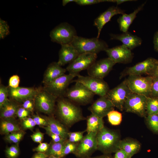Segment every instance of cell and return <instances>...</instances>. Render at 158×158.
<instances>
[{"mask_svg": "<svg viewBox=\"0 0 158 158\" xmlns=\"http://www.w3.org/2000/svg\"><path fill=\"white\" fill-rule=\"evenodd\" d=\"M80 54L71 44L63 45L59 52L58 64L61 66L73 62Z\"/></svg>", "mask_w": 158, "mask_h": 158, "instance_id": "21", "label": "cell"}, {"mask_svg": "<svg viewBox=\"0 0 158 158\" xmlns=\"http://www.w3.org/2000/svg\"><path fill=\"white\" fill-rule=\"evenodd\" d=\"M20 82L19 76L17 75H14L9 78L8 81V85L10 87L16 88L19 87Z\"/></svg>", "mask_w": 158, "mask_h": 158, "instance_id": "41", "label": "cell"}, {"mask_svg": "<svg viewBox=\"0 0 158 158\" xmlns=\"http://www.w3.org/2000/svg\"><path fill=\"white\" fill-rule=\"evenodd\" d=\"M78 143L70 142L67 140L63 149L62 158L70 154H73L76 149Z\"/></svg>", "mask_w": 158, "mask_h": 158, "instance_id": "36", "label": "cell"}, {"mask_svg": "<svg viewBox=\"0 0 158 158\" xmlns=\"http://www.w3.org/2000/svg\"><path fill=\"white\" fill-rule=\"evenodd\" d=\"M97 149L103 154H110L119 149L121 140L118 131L104 126L96 135Z\"/></svg>", "mask_w": 158, "mask_h": 158, "instance_id": "2", "label": "cell"}, {"mask_svg": "<svg viewBox=\"0 0 158 158\" xmlns=\"http://www.w3.org/2000/svg\"><path fill=\"white\" fill-rule=\"evenodd\" d=\"M112 157L110 154H103L102 155L94 157L85 158H112Z\"/></svg>", "mask_w": 158, "mask_h": 158, "instance_id": "53", "label": "cell"}, {"mask_svg": "<svg viewBox=\"0 0 158 158\" xmlns=\"http://www.w3.org/2000/svg\"><path fill=\"white\" fill-rule=\"evenodd\" d=\"M77 78L73 82L81 83L95 95L101 97H105L109 90L107 83L103 79L90 76H84L79 74Z\"/></svg>", "mask_w": 158, "mask_h": 158, "instance_id": "9", "label": "cell"}, {"mask_svg": "<svg viewBox=\"0 0 158 158\" xmlns=\"http://www.w3.org/2000/svg\"><path fill=\"white\" fill-rule=\"evenodd\" d=\"M150 97H158V78H153L152 84L151 94Z\"/></svg>", "mask_w": 158, "mask_h": 158, "instance_id": "43", "label": "cell"}, {"mask_svg": "<svg viewBox=\"0 0 158 158\" xmlns=\"http://www.w3.org/2000/svg\"><path fill=\"white\" fill-rule=\"evenodd\" d=\"M141 146L140 143L137 140L132 138H126L121 140L119 145V149L124 151L131 157L139 152Z\"/></svg>", "mask_w": 158, "mask_h": 158, "instance_id": "25", "label": "cell"}, {"mask_svg": "<svg viewBox=\"0 0 158 158\" xmlns=\"http://www.w3.org/2000/svg\"><path fill=\"white\" fill-rule=\"evenodd\" d=\"M36 125L32 118L28 117L23 120L22 125L25 129H32Z\"/></svg>", "mask_w": 158, "mask_h": 158, "instance_id": "40", "label": "cell"}, {"mask_svg": "<svg viewBox=\"0 0 158 158\" xmlns=\"http://www.w3.org/2000/svg\"><path fill=\"white\" fill-rule=\"evenodd\" d=\"M115 106L106 97H101L95 101L88 108L91 114L103 118L114 110Z\"/></svg>", "mask_w": 158, "mask_h": 158, "instance_id": "17", "label": "cell"}, {"mask_svg": "<svg viewBox=\"0 0 158 158\" xmlns=\"http://www.w3.org/2000/svg\"><path fill=\"white\" fill-rule=\"evenodd\" d=\"M32 118L36 125L43 126H46L47 125V122L46 120L38 115H34Z\"/></svg>", "mask_w": 158, "mask_h": 158, "instance_id": "47", "label": "cell"}, {"mask_svg": "<svg viewBox=\"0 0 158 158\" xmlns=\"http://www.w3.org/2000/svg\"><path fill=\"white\" fill-rule=\"evenodd\" d=\"M9 27L7 22L0 18V39H4L10 33Z\"/></svg>", "mask_w": 158, "mask_h": 158, "instance_id": "38", "label": "cell"}, {"mask_svg": "<svg viewBox=\"0 0 158 158\" xmlns=\"http://www.w3.org/2000/svg\"><path fill=\"white\" fill-rule=\"evenodd\" d=\"M125 80L132 92L147 97L150 96L153 82L151 76L129 75Z\"/></svg>", "mask_w": 158, "mask_h": 158, "instance_id": "6", "label": "cell"}, {"mask_svg": "<svg viewBox=\"0 0 158 158\" xmlns=\"http://www.w3.org/2000/svg\"><path fill=\"white\" fill-rule=\"evenodd\" d=\"M86 119L87 128L85 130L87 133H97L104 126L103 118L93 114L87 116Z\"/></svg>", "mask_w": 158, "mask_h": 158, "instance_id": "26", "label": "cell"}, {"mask_svg": "<svg viewBox=\"0 0 158 158\" xmlns=\"http://www.w3.org/2000/svg\"><path fill=\"white\" fill-rule=\"evenodd\" d=\"M145 118L150 129L154 133L158 134V114L147 115Z\"/></svg>", "mask_w": 158, "mask_h": 158, "instance_id": "31", "label": "cell"}, {"mask_svg": "<svg viewBox=\"0 0 158 158\" xmlns=\"http://www.w3.org/2000/svg\"><path fill=\"white\" fill-rule=\"evenodd\" d=\"M8 88L1 85L0 86V109L4 106L9 100Z\"/></svg>", "mask_w": 158, "mask_h": 158, "instance_id": "34", "label": "cell"}, {"mask_svg": "<svg viewBox=\"0 0 158 158\" xmlns=\"http://www.w3.org/2000/svg\"><path fill=\"white\" fill-rule=\"evenodd\" d=\"M75 1V0H63L62 1V4L63 6H65L69 3Z\"/></svg>", "mask_w": 158, "mask_h": 158, "instance_id": "54", "label": "cell"}, {"mask_svg": "<svg viewBox=\"0 0 158 158\" xmlns=\"http://www.w3.org/2000/svg\"><path fill=\"white\" fill-rule=\"evenodd\" d=\"M116 64L109 57L96 61L87 69L88 76L103 79Z\"/></svg>", "mask_w": 158, "mask_h": 158, "instance_id": "15", "label": "cell"}, {"mask_svg": "<svg viewBox=\"0 0 158 158\" xmlns=\"http://www.w3.org/2000/svg\"><path fill=\"white\" fill-rule=\"evenodd\" d=\"M18 104L12 100H10L0 109V117L6 119L13 118L16 115L19 108Z\"/></svg>", "mask_w": 158, "mask_h": 158, "instance_id": "27", "label": "cell"}, {"mask_svg": "<svg viewBox=\"0 0 158 158\" xmlns=\"http://www.w3.org/2000/svg\"><path fill=\"white\" fill-rule=\"evenodd\" d=\"M24 135V133L21 131L13 132L7 135L5 139L10 142L16 144L21 140Z\"/></svg>", "mask_w": 158, "mask_h": 158, "instance_id": "35", "label": "cell"}, {"mask_svg": "<svg viewBox=\"0 0 158 158\" xmlns=\"http://www.w3.org/2000/svg\"><path fill=\"white\" fill-rule=\"evenodd\" d=\"M147 97L145 96L131 92L125 101L124 110L126 112L134 113L145 118L147 115Z\"/></svg>", "mask_w": 158, "mask_h": 158, "instance_id": "8", "label": "cell"}, {"mask_svg": "<svg viewBox=\"0 0 158 158\" xmlns=\"http://www.w3.org/2000/svg\"><path fill=\"white\" fill-rule=\"evenodd\" d=\"M153 43L154 50L158 53V30L154 34Z\"/></svg>", "mask_w": 158, "mask_h": 158, "instance_id": "50", "label": "cell"}, {"mask_svg": "<svg viewBox=\"0 0 158 158\" xmlns=\"http://www.w3.org/2000/svg\"><path fill=\"white\" fill-rule=\"evenodd\" d=\"M146 3L142 4L132 13L129 14L124 13L118 18L117 21L121 31L123 32L128 31L129 27L136 17L137 14L142 10Z\"/></svg>", "mask_w": 158, "mask_h": 158, "instance_id": "24", "label": "cell"}, {"mask_svg": "<svg viewBox=\"0 0 158 158\" xmlns=\"http://www.w3.org/2000/svg\"><path fill=\"white\" fill-rule=\"evenodd\" d=\"M38 90L33 87H18L8 88L9 96L17 101L21 102L28 99H34Z\"/></svg>", "mask_w": 158, "mask_h": 158, "instance_id": "19", "label": "cell"}, {"mask_svg": "<svg viewBox=\"0 0 158 158\" xmlns=\"http://www.w3.org/2000/svg\"><path fill=\"white\" fill-rule=\"evenodd\" d=\"M97 54L84 53L80 54L71 63L69 64L66 69L69 73L79 75L83 70L87 69L96 61Z\"/></svg>", "mask_w": 158, "mask_h": 158, "instance_id": "14", "label": "cell"}, {"mask_svg": "<svg viewBox=\"0 0 158 158\" xmlns=\"http://www.w3.org/2000/svg\"><path fill=\"white\" fill-rule=\"evenodd\" d=\"M66 70L57 62H53L48 66L44 75L43 82L45 85L65 74Z\"/></svg>", "mask_w": 158, "mask_h": 158, "instance_id": "23", "label": "cell"}, {"mask_svg": "<svg viewBox=\"0 0 158 158\" xmlns=\"http://www.w3.org/2000/svg\"><path fill=\"white\" fill-rule=\"evenodd\" d=\"M125 11L117 6H111L101 13L94 20L93 25L97 30V37L99 38L101 30L104 25L109 22L114 16L123 14Z\"/></svg>", "mask_w": 158, "mask_h": 158, "instance_id": "18", "label": "cell"}, {"mask_svg": "<svg viewBox=\"0 0 158 158\" xmlns=\"http://www.w3.org/2000/svg\"><path fill=\"white\" fill-rule=\"evenodd\" d=\"M158 60L154 58L149 57L142 62L125 69L121 73L120 79L126 76L148 75L152 71Z\"/></svg>", "mask_w": 158, "mask_h": 158, "instance_id": "13", "label": "cell"}, {"mask_svg": "<svg viewBox=\"0 0 158 158\" xmlns=\"http://www.w3.org/2000/svg\"><path fill=\"white\" fill-rule=\"evenodd\" d=\"M47 158H62L59 157L54 156H50L47 157Z\"/></svg>", "mask_w": 158, "mask_h": 158, "instance_id": "55", "label": "cell"}, {"mask_svg": "<svg viewBox=\"0 0 158 158\" xmlns=\"http://www.w3.org/2000/svg\"><path fill=\"white\" fill-rule=\"evenodd\" d=\"M112 158H131L126 152L122 150L119 149L115 153Z\"/></svg>", "mask_w": 158, "mask_h": 158, "instance_id": "49", "label": "cell"}, {"mask_svg": "<svg viewBox=\"0 0 158 158\" xmlns=\"http://www.w3.org/2000/svg\"><path fill=\"white\" fill-rule=\"evenodd\" d=\"M79 75L64 74L45 85L44 89L57 99L63 97L69 85Z\"/></svg>", "mask_w": 158, "mask_h": 158, "instance_id": "7", "label": "cell"}, {"mask_svg": "<svg viewBox=\"0 0 158 158\" xmlns=\"http://www.w3.org/2000/svg\"><path fill=\"white\" fill-rule=\"evenodd\" d=\"M75 82L74 85L68 89L64 96L79 105L90 103L95 95L81 83Z\"/></svg>", "mask_w": 158, "mask_h": 158, "instance_id": "4", "label": "cell"}, {"mask_svg": "<svg viewBox=\"0 0 158 158\" xmlns=\"http://www.w3.org/2000/svg\"><path fill=\"white\" fill-rule=\"evenodd\" d=\"M44 135L43 133L39 131H37L30 136L32 140L34 142L40 143H41L43 140Z\"/></svg>", "mask_w": 158, "mask_h": 158, "instance_id": "46", "label": "cell"}, {"mask_svg": "<svg viewBox=\"0 0 158 158\" xmlns=\"http://www.w3.org/2000/svg\"><path fill=\"white\" fill-rule=\"evenodd\" d=\"M67 140L58 142H54L52 140L50 144L48 150L45 154L48 157L54 156L62 158L63 149Z\"/></svg>", "mask_w": 158, "mask_h": 158, "instance_id": "28", "label": "cell"}, {"mask_svg": "<svg viewBox=\"0 0 158 158\" xmlns=\"http://www.w3.org/2000/svg\"><path fill=\"white\" fill-rule=\"evenodd\" d=\"M48 157L44 153L37 152L32 158H47Z\"/></svg>", "mask_w": 158, "mask_h": 158, "instance_id": "52", "label": "cell"}, {"mask_svg": "<svg viewBox=\"0 0 158 158\" xmlns=\"http://www.w3.org/2000/svg\"><path fill=\"white\" fill-rule=\"evenodd\" d=\"M146 112L147 115L158 114V97H147Z\"/></svg>", "mask_w": 158, "mask_h": 158, "instance_id": "30", "label": "cell"}, {"mask_svg": "<svg viewBox=\"0 0 158 158\" xmlns=\"http://www.w3.org/2000/svg\"><path fill=\"white\" fill-rule=\"evenodd\" d=\"M108 2L116 3V0H75V2L81 6L90 5L99 3Z\"/></svg>", "mask_w": 158, "mask_h": 158, "instance_id": "39", "label": "cell"}, {"mask_svg": "<svg viewBox=\"0 0 158 158\" xmlns=\"http://www.w3.org/2000/svg\"><path fill=\"white\" fill-rule=\"evenodd\" d=\"M56 111L59 118L67 127H71L75 123L86 119L79 105L63 97L59 98Z\"/></svg>", "mask_w": 158, "mask_h": 158, "instance_id": "1", "label": "cell"}, {"mask_svg": "<svg viewBox=\"0 0 158 158\" xmlns=\"http://www.w3.org/2000/svg\"><path fill=\"white\" fill-rule=\"evenodd\" d=\"M49 36L51 41L61 45L71 44L77 35L73 26L68 23L63 22L53 29Z\"/></svg>", "mask_w": 158, "mask_h": 158, "instance_id": "5", "label": "cell"}, {"mask_svg": "<svg viewBox=\"0 0 158 158\" xmlns=\"http://www.w3.org/2000/svg\"><path fill=\"white\" fill-rule=\"evenodd\" d=\"M30 112L23 107H19L17 111L16 115L20 119L23 120L27 118Z\"/></svg>", "mask_w": 158, "mask_h": 158, "instance_id": "42", "label": "cell"}, {"mask_svg": "<svg viewBox=\"0 0 158 158\" xmlns=\"http://www.w3.org/2000/svg\"><path fill=\"white\" fill-rule=\"evenodd\" d=\"M148 76L153 78H158V62Z\"/></svg>", "mask_w": 158, "mask_h": 158, "instance_id": "51", "label": "cell"}, {"mask_svg": "<svg viewBox=\"0 0 158 158\" xmlns=\"http://www.w3.org/2000/svg\"><path fill=\"white\" fill-rule=\"evenodd\" d=\"M97 133L91 132L84 136L78 145L73 154L77 158H85L91 157L97 149L96 135Z\"/></svg>", "mask_w": 158, "mask_h": 158, "instance_id": "11", "label": "cell"}, {"mask_svg": "<svg viewBox=\"0 0 158 158\" xmlns=\"http://www.w3.org/2000/svg\"><path fill=\"white\" fill-rule=\"evenodd\" d=\"M6 155L8 158H17L20 154V150L17 145H13L7 148Z\"/></svg>", "mask_w": 158, "mask_h": 158, "instance_id": "37", "label": "cell"}, {"mask_svg": "<svg viewBox=\"0 0 158 158\" xmlns=\"http://www.w3.org/2000/svg\"><path fill=\"white\" fill-rule=\"evenodd\" d=\"M0 131L1 133L8 134L20 131V128L16 123L4 119L1 122Z\"/></svg>", "mask_w": 158, "mask_h": 158, "instance_id": "29", "label": "cell"}, {"mask_svg": "<svg viewBox=\"0 0 158 158\" xmlns=\"http://www.w3.org/2000/svg\"><path fill=\"white\" fill-rule=\"evenodd\" d=\"M105 51L108 57L116 63H128L131 62L133 58L131 50L123 44L108 48Z\"/></svg>", "mask_w": 158, "mask_h": 158, "instance_id": "16", "label": "cell"}, {"mask_svg": "<svg viewBox=\"0 0 158 158\" xmlns=\"http://www.w3.org/2000/svg\"><path fill=\"white\" fill-rule=\"evenodd\" d=\"M85 130L83 131L69 132L68 134L67 140L72 142L78 143L83 138V134Z\"/></svg>", "mask_w": 158, "mask_h": 158, "instance_id": "33", "label": "cell"}, {"mask_svg": "<svg viewBox=\"0 0 158 158\" xmlns=\"http://www.w3.org/2000/svg\"><path fill=\"white\" fill-rule=\"evenodd\" d=\"M107 116L109 122L112 125H118L122 121V114L117 111L113 110L111 111Z\"/></svg>", "mask_w": 158, "mask_h": 158, "instance_id": "32", "label": "cell"}, {"mask_svg": "<svg viewBox=\"0 0 158 158\" xmlns=\"http://www.w3.org/2000/svg\"><path fill=\"white\" fill-rule=\"evenodd\" d=\"M71 44L80 54L84 53L97 54L108 48L105 41L97 37L88 38L77 36Z\"/></svg>", "mask_w": 158, "mask_h": 158, "instance_id": "3", "label": "cell"}, {"mask_svg": "<svg viewBox=\"0 0 158 158\" xmlns=\"http://www.w3.org/2000/svg\"><path fill=\"white\" fill-rule=\"evenodd\" d=\"M110 36L111 40L121 41L122 44L131 50L140 46L142 42L141 38L128 31L120 34H110Z\"/></svg>", "mask_w": 158, "mask_h": 158, "instance_id": "20", "label": "cell"}, {"mask_svg": "<svg viewBox=\"0 0 158 158\" xmlns=\"http://www.w3.org/2000/svg\"><path fill=\"white\" fill-rule=\"evenodd\" d=\"M45 119L47 122V125L43 126V128L46 130L58 135L66 140H67L70 132L67 127L53 116L47 117Z\"/></svg>", "mask_w": 158, "mask_h": 158, "instance_id": "22", "label": "cell"}, {"mask_svg": "<svg viewBox=\"0 0 158 158\" xmlns=\"http://www.w3.org/2000/svg\"><path fill=\"white\" fill-rule=\"evenodd\" d=\"M56 99L44 89L38 90L34 99L35 105L40 112L51 115L54 112Z\"/></svg>", "mask_w": 158, "mask_h": 158, "instance_id": "12", "label": "cell"}, {"mask_svg": "<svg viewBox=\"0 0 158 158\" xmlns=\"http://www.w3.org/2000/svg\"><path fill=\"white\" fill-rule=\"evenodd\" d=\"M35 104L34 99H28L23 102L22 107L31 112L32 111Z\"/></svg>", "mask_w": 158, "mask_h": 158, "instance_id": "45", "label": "cell"}, {"mask_svg": "<svg viewBox=\"0 0 158 158\" xmlns=\"http://www.w3.org/2000/svg\"><path fill=\"white\" fill-rule=\"evenodd\" d=\"M50 146V144L47 142H41L33 150L34 151L37 152L45 153L48 150Z\"/></svg>", "mask_w": 158, "mask_h": 158, "instance_id": "44", "label": "cell"}, {"mask_svg": "<svg viewBox=\"0 0 158 158\" xmlns=\"http://www.w3.org/2000/svg\"><path fill=\"white\" fill-rule=\"evenodd\" d=\"M46 131L47 133L52 138V140L54 142H63L67 140L64 139L61 136L58 135L53 133L48 130H46Z\"/></svg>", "mask_w": 158, "mask_h": 158, "instance_id": "48", "label": "cell"}, {"mask_svg": "<svg viewBox=\"0 0 158 158\" xmlns=\"http://www.w3.org/2000/svg\"><path fill=\"white\" fill-rule=\"evenodd\" d=\"M132 92L129 89L125 80L114 88L109 90L106 97L121 111L124 110L125 101Z\"/></svg>", "mask_w": 158, "mask_h": 158, "instance_id": "10", "label": "cell"}]
</instances>
